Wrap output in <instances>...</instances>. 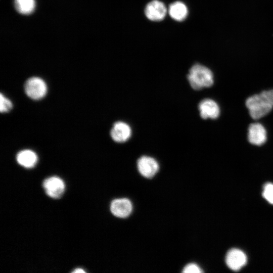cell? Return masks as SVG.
I'll list each match as a JSON object with an SVG mask.
<instances>
[{"mask_svg":"<svg viewBox=\"0 0 273 273\" xmlns=\"http://www.w3.org/2000/svg\"><path fill=\"white\" fill-rule=\"evenodd\" d=\"M250 116L258 119L269 113L273 107V89L264 90L249 97L246 101Z\"/></svg>","mask_w":273,"mask_h":273,"instance_id":"1","label":"cell"},{"mask_svg":"<svg viewBox=\"0 0 273 273\" xmlns=\"http://www.w3.org/2000/svg\"><path fill=\"white\" fill-rule=\"evenodd\" d=\"M189 82L195 90L210 87L213 84V74L207 67L196 64L190 68L187 75Z\"/></svg>","mask_w":273,"mask_h":273,"instance_id":"2","label":"cell"},{"mask_svg":"<svg viewBox=\"0 0 273 273\" xmlns=\"http://www.w3.org/2000/svg\"><path fill=\"white\" fill-rule=\"evenodd\" d=\"M24 89L27 96L33 100L42 98L47 92L46 83L41 78L37 77L29 78L25 83Z\"/></svg>","mask_w":273,"mask_h":273,"instance_id":"3","label":"cell"},{"mask_svg":"<svg viewBox=\"0 0 273 273\" xmlns=\"http://www.w3.org/2000/svg\"><path fill=\"white\" fill-rule=\"evenodd\" d=\"M138 170L144 177H153L159 170V164L153 157L148 156L141 157L137 161Z\"/></svg>","mask_w":273,"mask_h":273,"instance_id":"4","label":"cell"},{"mask_svg":"<svg viewBox=\"0 0 273 273\" xmlns=\"http://www.w3.org/2000/svg\"><path fill=\"white\" fill-rule=\"evenodd\" d=\"M247 256L242 250L233 248L227 253L225 262L228 266L232 270L238 271L247 263Z\"/></svg>","mask_w":273,"mask_h":273,"instance_id":"5","label":"cell"},{"mask_svg":"<svg viewBox=\"0 0 273 273\" xmlns=\"http://www.w3.org/2000/svg\"><path fill=\"white\" fill-rule=\"evenodd\" d=\"M167 10L164 4L158 0H153L146 6L145 10L147 18L153 21L163 20L166 14Z\"/></svg>","mask_w":273,"mask_h":273,"instance_id":"6","label":"cell"},{"mask_svg":"<svg viewBox=\"0 0 273 273\" xmlns=\"http://www.w3.org/2000/svg\"><path fill=\"white\" fill-rule=\"evenodd\" d=\"M43 186L47 195L53 198H60L65 190L63 181L56 176L46 179L43 183Z\"/></svg>","mask_w":273,"mask_h":273,"instance_id":"7","label":"cell"},{"mask_svg":"<svg viewBox=\"0 0 273 273\" xmlns=\"http://www.w3.org/2000/svg\"><path fill=\"white\" fill-rule=\"evenodd\" d=\"M131 129L130 126L123 121L115 122L110 131L112 140L117 143H124L130 138Z\"/></svg>","mask_w":273,"mask_h":273,"instance_id":"8","label":"cell"},{"mask_svg":"<svg viewBox=\"0 0 273 273\" xmlns=\"http://www.w3.org/2000/svg\"><path fill=\"white\" fill-rule=\"evenodd\" d=\"M200 115L202 118L216 119L219 115V108L217 104L210 99L202 100L199 104Z\"/></svg>","mask_w":273,"mask_h":273,"instance_id":"9","label":"cell"},{"mask_svg":"<svg viewBox=\"0 0 273 273\" xmlns=\"http://www.w3.org/2000/svg\"><path fill=\"white\" fill-rule=\"evenodd\" d=\"M132 210V204L126 198L117 199L111 203L110 210L114 215L118 217L125 218L128 216Z\"/></svg>","mask_w":273,"mask_h":273,"instance_id":"10","label":"cell"},{"mask_svg":"<svg viewBox=\"0 0 273 273\" xmlns=\"http://www.w3.org/2000/svg\"><path fill=\"white\" fill-rule=\"evenodd\" d=\"M248 139L255 145L260 146L266 141V131L263 126L259 123L251 124L248 128Z\"/></svg>","mask_w":273,"mask_h":273,"instance_id":"11","label":"cell"},{"mask_svg":"<svg viewBox=\"0 0 273 273\" xmlns=\"http://www.w3.org/2000/svg\"><path fill=\"white\" fill-rule=\"evenodd\" d=\"M168 12L173 19L177 21H181L187 16L188 9L185 4L177 1L169 6Z\"/></svg>","mask_w":273,"mask_h":273,"instance_id":"12","label":"cell"},{"mask_svg":"<svg viewBox=\"0 0 273 273\" xmlns=\"http://www.w3.org/2000/svg\"><path fill=\"white\" fill-rule=\"evenodd\" d=\"M36 154L32 150L26 149L19 152L17 155V161L19 164L26 167H33L36 163Z\"/></svg>","mask_w":273,"mask_h":273,"instance_id":"13","label":"cell"},{"mask_svg":"<svg viewBox=\"0 0 273 273\" xmlns=\"http://www.w3.org/2000/svg\"><path fill=\"white\" fill-rule=\"evenodd\" d=\"M14 6L16 11L23 15L32 13L35 8V0H15Z\"/></svg>","mask_w":273,"mask_h":273,"instance_id":"14","label":"cell"},{"mask_svg":"<svg viewBox=\"0 0 273 273\" xmlns=\"http://www.w3.org/2000/svg\"><path fill=\"white\" fill-rule=\"evenodd\" d=\"M262 197L270 204H273V184L267 183L263 187Z\"/></svg>","mask_w":273,"mask_h":273,"instance_id":"15","label":"cell"},{"mask_svg":"<svg viewBox=\"0 0 273 273\" xmlns=\"http://www.w3.org/2000/svg\"><path fill=\"white\" fill-rule=\"evenodd\" d=\"M0 101V111L2 113L7 112L12 109V102L2 94H1Z\"/></svg>","mask_w":273,"mask_h":273,"instance_id":"16","label":"cell"},{"mask_svg":"<svg viewBox=\"0 0 273 273\" xmlns=\"http://www.w3.org/2000/svg\"><path fill=\"white\" fill-rule=\"evenodd\" d=\"M203 272L199 266L194 263H190L186 265L183 270L184 273H200Z\"/></svg>","mask_w":273,"mask_h":273,"instance_id":"17","label":"cell"},{"mask_svg":"<svg viewBox=\"0 0 273 273\" xmlns=\"http://www.w3.org/2000/svg\"><path fill=\"white\" fill-rule=\"evenodd\" d=\"M73 272L78 273V272H85V271L81 268H77L74 270Z\"/></svg>","mask_w":273,"mask_h":273,"instance_id":"18","label":"cell"}]
</instances>
